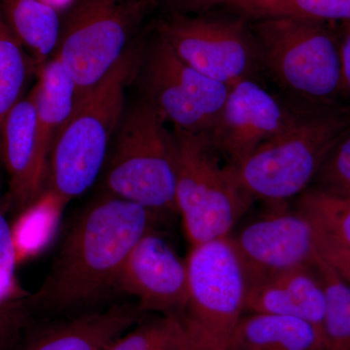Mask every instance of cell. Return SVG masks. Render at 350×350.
<instances>
[{
  "label": "cell",
  "instance_id": "1",
  "mask_svg": "<svg viewBox=\"0 0 350 350\" xmlns=\"http://www.w3.org/2000/svg\"><path fill=\"white\" fill-rule=\"evenodd\" d=\"M155 213L105 193L80 213L34 298L64 310L98 300L116 288L122 266Z\"/></svg>",
  "mask_w": 350,
  "mask_h": 350
},
{
  "label": "cell",
  "instance_id": "2",
  "mask_svg": "<svg viewBox=\"0 0 350 350\" xmlns=\"http://www.w3.org/2000/svg\"><path fill=\"white\" fill-rule=\"evenodd\" d=\"M145 44L133 41L114 68L78 98L48 163L46 190L63 206L94 185L125 113L126 90L142 66Z\"/></svg>",
  "mask_w": 350,
  "mask_h": 350
},
{
  "label": "cell",
  "instance_id": "3",
  "mask_svg": "<svg viewBox=\"0 0 350 350\" xmlns=\"http://www.w3.org/2000/svg\"><path fill=\"white\" fill-rule=\"evenodd\" d=\"M349 128V103L301 107L287 128L228 167L253 200L282 204L308 190L332 147Z\"/></svg>",
  "mask_w": 350,
  "mask_h": 350
},
{
  "label": "cell",
  "instance_id": "4",
  "mask_svg": "<svg viewBox=\"0 0 350 350\" xmlns=\"http://www.w3.org/2000/svg\"><path fill=\"white\" fill-rule=\"evenodd\" d=\"M251 25L261 69L287 103L303 108L347 103L336 23L271 18Z\"/></svg>",
  "mask_w": 350,
  "mask_h": 350
},
{
  "label": "cell",
  "instance_id": "5",
  "mask_svg": "<svg viewBox=\"0 0 350 350\" xmlns=\"http://www.w3.org/2000/svg\"><path fill=\"white\" fill-rule=\"evenodd\" d=\"M165 123L144 98L124 113L105 163V193L155 213H177L175 139Z\"/></svg>",
  "mask_w": 350,
  "mask_h": 350
},
{
  "label": "cell",
  "instance_id": "6",
  "mask_svg": "<svg viewBox=\"0 0 350 350\" xmlns=\"http://www.w3.org/2000/svg\"><path fill=\"white\" fill-rule=\"evenodd\" d=\"M175 202L191 246L231 236L254 200L221 163L206 133L174 129Z\"/></svg>",
  "mask_w": 350,
  "mask_h": 350
},
{
  "label": "cell",
  "instance_id": "7",
  "mask_svg": "<svg viewBox=\"0 0 350 350\" xmlns=\"http://www.w3.org/2000/svg\"><path fill=\"white\" fill-rule=\"evenodd\" d=\"M153 0H77L62 25L54 56L79 96L96 86L125 55Z\"/></svg>",
  "mask_w": 350,
  "mask_h": 350
},
{
  "label": "cell",
  "instance_id": "8",
  "mask_svg": "<svg viewBox=\"0 0 350 350\" xmlns=\"http://www.w3.org/2000/svg\"><path fill=\"white\" fill-rule=\"evenodd\" d=\"M186 262L188 301L179 317L198 350H229L247 288L231 237L192 246Z\"/></svg>",
  "mask_w": 350,
  "mask_h": 350
},
{
  "label": "cell",
  "instance_id": "9",
  "mask_svg": "<svg viewBox=\"0 0 350 350\" xmlns=\"http://www.w3.org/2000/svg\"><path fill=\"white\" fill-rule=\"evenodd\" d=\"M156 33L185 63L227 86L257 79L261 70L251 22L238 14L170 13Z\"/></svg>",
  "mask_w": 350,
  "mask_h": 350
},
{
  "label": "cell",
  "instance_id": "10",
  "mask_svg": "<svg viewBox=\"0 0 350 350\" xmlns=\"http://www.w3.org/2000/svg\"><path fill=\"white\" fill-rule=\"evenodd\" d=\"M145 100L174 129L209 135L230 87L211 79L175 54L155 34L145 45L142 66Z\"/></svg>",
  "mask_w": 350,
  "mask_h": 350
},
{
  "label": "cell",
  "instance_id": "11",
  "mask_svg": "<svg viewBox=\"0 0 350 350\" xmlns=\"http://www.w3.org/2000/svg\"><path fill=\"white\" fill-rule=\"evenodd\" d=\"M300 108L269 93L257 79L241 80L230 87L209 140L226 165H238L287 128Z\"/></svg>",
  "mask_w": 350,
  "mask_h": 350
},
{
  "label": "cell",
  "instance_id": "12",
  "mask_svg": "<svg viewBox=\"0 0 350 350\" xmlns=\"http://www.w3.org/2000/svg\"><path fill=\"white\" fill-rule=\"evenodd\" d=\"M230 237L247 284L283 269L312 266L319 254L310 221L298 209L283 211L282 204Z\"/></svg>",
  "mask_w": 350,
  "mask_h": 350
},
{
  "label": "cell",
  "instance_id": "13",
  "mask_svg": "<svg viewBox=\"0 0 350 350\" xmlns=\"http://www.w3.org/2000/svg\"><path fill=\"white\" fill-rule=\"evenodd\" d=\"M116 288L135 297L144 313L180 315L188 301L187 262L152 229L129 253Z\"/></svg>",
  "mask_w": 350,
  "mask_h": 350
},
{
  "label": "cell",
  "instance_id": "14",
  "mask_svg": "<svg viewBox=\"0 0 350 350\" xmlns=\"http://www.w3.org/2000/svg\"><path fill=\"white\" fill-rule=\"evenodd\" d=\"M1 162L9 175V202L24 211L45 192L48 163L39 148L31 93L11 110L1 130Z\"/></svg>",
  "mask_w": 350,
  "mask_h": 350
},
{
  "label": "cell",
  "instance_id": "15",
  "mask_svg": "<svg viewBox=\"0 0 350 350\" xmlns=\"http://www.w3.org/2000/svg\"><path fill=\"white\" fill-rule=\"evenodd\" d=\"M325 305L323 287L312 265L276 271L247 284L244 310L295 317L321 330Z\"/></svg>",
  "mask_w": 350,
  "mask_h": 350
},
{
  "label": "cell",
  "instance_id": "16",
  "mask_svg": "<svg viewBox=\"0 0 350 350\" xmlns=\"http://www.w3.org/2000/svg\"><path fill=\"white\" fill-rule=\"evenodd\" d=\"M142 314L137 305H118L82 315L45 332L25 350H107Z\"/></svg>",
  "mask_w": 350,
  "mask_h": 350
},
{
  "label": "cell",
  "instance_id": "17",
  "mask_svg": "<svg viewBox=\"0 0 350 350\" xmlns=\"http://www.w3.org/2000/svg\"><path fill=\"white\" fill-rule=\"evenodd\" d=\"M229 350H323V337L305 320L246 312L234 329Z\"/></svg>",
  "mask_w": 350,
  "mask_h": 350
},
{
  "label": "cell",
  "instance_id": "18",
  "mask_svg": "<svg viewBox=\"0 0 350 350\" xmlns=\"http://www.w3.org/2000/svg\"><path fill=\"white\" fill-rule=\"evenodd\" d=\"M38 75V82L31 93L36 105L39 148L49 163L53 145L70 118L79 93L57 57H52L43 64Z\"/></svg>",
  "mask_w": 350,
  "mask_h": 350
},
{
  "label": "cell",
  "instance_id": "19",
  "mask_svg": "<svg viewBox=\"0 0 350 350\" xmlns=\"http://www.w3.org/2000/svg\"><path fill=\"white\" fill-rule=\"evenodd\" d=\"M2 17L29 51L38 69L54 56L62 24L59 13L44 0H1Z\"/></svg>",
  "mask_w": 350,
  "mask_h": 350
},
{
  "label": "cell",
  "instance_id": "20",
  "mask_svg": "<svg viewBox=\"0 0 350 350\" xmlns=\"http://www.w3.org/2000/svg\"><path fill=\"white\" fill-rule=\"evenodd\" d=\"M313 268L325 294V313L321 326L323 350H350V285L319 253Z\"/></svg>",
  "mask_w": 350,
  "mask_h": 350
},
{
  "label": "cell",
  "instance_id": "21",
  "mask_svg": "<svg viewBox=\"0 0 350 350\" xmlns=\"http://www.w3.org/2000/svg\"><path fill=\"white\" fill-rule=\"evenodd\" d=\"M64 206L48 191L22 211L12 226L18 262L33 257L52 239Z\"/></svg>",
  "mask_w": 350,
  "mask_h": 350
},
{
  "label": "cell",
  "instance_id": "22",
  "mask_svg": "<svg viewBox=\"0 0 350 350\" xmlns=\"http://www.w3.org/2000/svg\"><path fill=\"white\" fill-rule=\"evenodd\" d=\"M107 350H198L190 332L177 314L140 320Z\"/></svg>",
  "mask_w": 350,
  "mask_h": 350
},
{
  "label": "cell",
  "instance_id": "23",
  "mask_svg": "<svg viewBox=\"0 0 350 350\" xmlns=\"http://www.w3.org/2000/svg\"><path fill=\"white\" fill-rule=\"evenodd\" d=\"M301 211L321 238L350 247V197H342L310 188L300 195Z\"/></svg>",
  "mask_w": 350,
  "mask_h": 350
},
{
  "label": "cell",
  "instance_id": "24",
  "mask_svg": "<svg viewBox=\"0 0 350 350\" xmlns=\"http://www.w3.org/2000/svg\"><path fill=\"white\" fill-rule=\"evenodd\" d=\"M25 50L0 14V159L2 126L22 100L31 69Z\"/></svg>",
  "mask_w": 350,
  "mask_h": 350
},
{
  "label": "cell",
  "instance_id": "25",
  "mask_svg": "<svg viewBox=\"0 0 350 350\" xmlns=\"http://www.w3.org/2000/svg\"><path fill=\"white\" fill-rule=\"evenodd\" d=\"M313 187L350 197V128L332 147L314 178Z\"/></svg>",
  "mask_w": 350,
  "mask_h": 350
},
{
  "label": "cell",
  "instance_id": "26",
  "mask_svg": "<svg viewBox=\"0 0 350 350\" xmlns=\"http://www.w3.org/2000/svg\"><path fill=\"white\" fill-rule=\"evenodd\" d=\"M18 264L12 226L6 220L0 197V306L22 293L16 278Z\"/></svg>",
  "mask_w": 350,
  "mask_h": 350
},
{
  "label": "cell",
  "instance_id": "27",
  "mask_svg": "<svg viewBox=\"0 0 350 350\" xmlns=\"http://www.w3.org/2000/svg\"><path fill=\"white\" fill-rule=\"evenodd\" d=\"M317 247L320 256L328 262L342 280L350 285V247L331 243L317 234Z\"/></svg>",
  "mask_w": 350,
  "mask_h": 350
},
{
  "label": "cell",
  "instance_id": "28",
  "mask_svg": "<svg viewBox=\"0 0 350 350\" xmlns=\"http://www.w3.org/2000/svg\"><path fill=\"white\" fill-rule=\"evenodd\" d=\"M336 29L340 50L342 96L350 103V19L336 23Z\"/></svg>",
  "mask_w": 350,
  "mask_h": 350
},
{
  "label": "cell",
  "instance_id": "29",
  "mask_svg": "<svg viewBox=\"0 0 350 350\" xmlns=\"http://www.w3.org/2000/svg\"><path fill=\"white\" fill-rule=\"evenodd\" d=\"M156 4H160L170 13L186 14V15H199L211 12L217 6H224L229 0H153Z\"/></svg>",
  "mask_w": 350,
  "mask_h": 350
},
{
  "label": "cell",
  "instance_id": "30",
  "mask_svg": "<svg viewBox=\"0 0 350 350\" xmlns=\"http://www.w3.org/2000/svg\"><path fill=\"white\" fill-rule=\"evenodd\" d=\"M44 1L49 4L57 12L61 13L63 11H68L77 0H44Z\"/></svg>",
  "mask_w": 350,
  "mask_h": 350
}]
</instances>
